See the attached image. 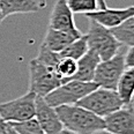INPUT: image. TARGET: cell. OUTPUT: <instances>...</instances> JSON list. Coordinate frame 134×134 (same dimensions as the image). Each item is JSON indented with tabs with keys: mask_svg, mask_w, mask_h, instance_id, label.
Wrapping results in <instances>:
<instances>
[{
	"mask_svg": "<svg viewBox=\"0 0 134 134\" xmlns=\"http://www.w3.org/2000/svg\"><path fill=\"white\" fill-rule=\"evenodd\" d=\"M54 109L63 122V126L76 134H94L105 128L104 119L77 104L60 105Z\"/></svg>",
	"mask_w": 134,
	"mask_h": 134,
	"instance_id": "cell-1",
	"label": "cell"
},
{
	"mask_svg": "<svg viewBox=\"0 0 134 134\" xmlns=\"http://www.w3.org/2000/svg\"><path fill=\"white\" fill-rule=\"evenodd\" d=\"M76 104L100 118H105L124 107V103L117 90L100 87L81 98Z\"/></svg>",
	"mask_w": 134,
	"mask_h": 134,
	"instance_id": "cell-2",
	"label": "cell"
},
{
	"mask_svg": "<svg viewBox=\"0 0 134 134\" xmlns=\"http://www.w3.org/2000/svg\"><path fill=\"white\" fill-rule=\"evenodd\" d=\"M88 49L96 52L100 60H108L116 55L121 49V44L116 40L110 29L90 20L89 29L86 34Z\"/></svg>",
	"mask_w": 134,
	"mask_h": 134,
	"instance_id": "cell-3",
	"label": "cell"
},
{
	"mask_svg": "<svg viewBox=\"0 0 134 134\" xmlns=\"http://www.w3.org/2000/svg\"><path fill=\"white\" fill-rule=\"evenodd\" d=\"M96 88H98V86L95 82L72 80L60 85L58 88L47 94L44 99L52 108H58L60 105H73Z\"/></svg>",
	"mask_w": 134,
	"mask_h": 134,
	"instance_id": "cell-4",
	"label": "cell"
},
{
	"mask_svg": "<svg viewBox=\"0 0 134 134\" xmlns=\"http://www.w3.org/2000/svg\"><path fill=\"white\" fill-rule=\"evenodd\" d=\"M29 90L40 97H45L52 90L63 85V81L54 69L47 67L36 59L29 63Z\"/></svg>",
	"mask_w": 134,
	"mask_h": 134,
	"instance_id": "cell-5",
	"label": "cell"
},
{
	"mask_svg": "<svg viewBox=\"0 0 134 134\" xmlns=\"http://www.w3.org/2000/svg\"><path fill=\"white\" fill-rule=\"evenodd\" d=\"M36 95L28 91L19 98L0 103V117L7 122H20L35 117Z\"/></svg>",
	"mask_w": 134,
	"mask_h": 134,
	"instance_id": "cell-6",
	"label": "cell"
},
{
	"mask_svg": "<svg viewBox=\"0 0 134 134\" xmlns=\"http://www.w3.org/2000/svg\"><path fill=\"white\" fill-rule=\"evenodd\" d=\"M126 69L125 65V52L119 50L116 55L108 60H102L95 72L94 82L100 88L117 89L118 81Z\"/></svg>",
	"mask_w": 134,
	"mask_h": 134,
	"instance_id": "cell-7",
	"label": "cell"
},
{
	"mask_svg": "<svg viewBox=\"0 0 134 134\" xmlns=\"http://www.w3.org/2000/svg\"><path fill=\"white\" fill-rule=\"evenodd\" d=\"M49 28L69 32L76 38L82 36V34L75 26L73 13L67 6L66 0H57L55 1L54 6L52 8L51 15H50Z\"/></svg>",
	"mask_w": 134,
	"mask_h": 134,
	"instance_id": "cell-8",
	"label": "cell"
},
{
	"mask_svg": "<svg viewBox=\"0 0 134 134\" xmlns=\"http://www.w3.org/2000/svg\"><path fill=\"white\" fill-rule=\"evenodd\" d=\"M35 118L40 122L45 134H58L64 128L55 109L47 104L44 97H36Z\"/></svg>",
	"mask_w": 134,
	"mask_h": 134,
	"instance_id": "cell-9",
	"label": "cell"
},
{
	"mask_svg": "<svg viewBox=\"0 0 134 134\" xmlns=\"http://www.w3.org/2000/svg\"><path fill=\"white\" fill-rule=\"evenodd\" d=\"M89 20H94L100 26L112 29L118 27L127 19L134 16V6L126 8H105V9H97L95 12L85 14Z\"/></svg>",
	"mask_w": 134,
	"mask_h": 134,
	"instance_id": "cell-10",
	"label": "cell"
},
{
	"mask_svg": "<svg viewBox=\"0 0 134 134\" xmlns=\"http://www.w3.org/2000/svg\"><path fill=\"white\" fill-rule=\"evenodd\" d=\"M104 119L105 130L114 134H134V107H122Z\"/></svg>",
	"mask_w": 134,
	"mask_h": 134,
	"instance_id": "cell-11",
	"label": "cell"
},
{
	"mask_svg": "<svg viewBox=\"0 0 134 134\" xmlns=\"http://www.w3.org/2000/svg\"><path fill=\"white\" fill-rule=\"evenodd\" d=\"M45 6L44 0H0V8L6 18L14 14L37 13Z\"/></svg>",
	"mask_w": 134,
	"mask_h": 134,
	"instance_id": "cell-12",
	"label": "cell"
},
{
	"mask_svg": "<svg viewBox=\"0 0 134 134\" xmlns=\"http://www.w3.org/2000/svg\"><path fill=\"white\" fill-rule=\"evenodd\" d=\"M77 61V69L74 76L69 81L76 80V81H82V82H94V76L96 68L100 63V58L96 52L88 50L87 53L80 58Z\"/></svg>",
	"mask_w": 134,
	"mask_h": 134,
	"instance_id": "cell-13",
	"label": "cell"
},
{
	"mask_svg": "<svg viewBox=\"0 0 134 134\" xmlns=\"http://www.w3.org/2000/svg\"><path fill=\"white\" fill-rule=\"evenodd\" d=\"M75 40H77V38L69 32L55 30V29H52V28H47L45 37H44V41L42 44L47 46L51 51L59 52L60 53L66 46H68Z\"/></svg>",
	"mask_w": 134,
	"mask_h": 134,
	"instance_id": "cell-14",
	"label": "cell"
},
{
	"mask_svg": "<svg viewBox=\"0 0 134 134\" xmlns=\"http://www.w3.org/2000/svg\"><path fill=\"white\" fill-rule=\"evenodd\" d=\"M117 93L124 103V107L133 105L134 98V67H126L117 85Z\"/></svg>",
	"mask_w": 134,
	"mask_h": 134,
	"instance_id": "cell-15",
	"label": "cell"
},
{
	"mask_svg": "<svg viewBox=\"0 0 134 134\" xmlns=\"http://www.w3.org/2000/svg\"><path fill=\"white\" fill-rule=\"evenodd\" d=\"M110 30L121 45H126L128 47L134 45V16Z\"/></svg>",
	"mask_w": 134,
	"mask_h": 134,
	"instance_id": "cell-16",
	"label": "cell"
},
{
	"mask_svg": "<svg viewBox=\"0 0 134 134\" xmlns=\"http://www.w3.org/2000/svg\"><path fill=\"white\" fill-rule=\"evenodd\" d=\"M88 44H87V37L86 35H82L80 38L72 42L68 46H66L63 51L60 52L61 57L72 58V59L79 60L82 55H85L88 51Z\"/></svg>",
	"mask_w": 134,
	"mask_h": 134,
	"instance_id": "cell-17",
	"label": "cell"
},
{
	"mask_svg": "<svg viewBox=\"0 0 134 134\" xmlns=\"http://www.w3.org/2000/svg\"><path fill=\"white\" fill-rule=\"evenodd\" d=\"M77 69V61L72 58L67 57H61V59L58 61L57 66L54 67L55 74L61 79V81L67 82L74 76Z\"/></svg>",
	"mask_w": 134,
	"mask_h": 134,
	"instance_id": "cell-18",
	"label": "cell"
},
{
	"mask_svg": "<svg viewBox=\"0 0 134 134\" xmlns=\"http://www.w3.org/2000/svg\"><path fill=\"white\" fill-rule=\"evenodd\" d=\"M8 124L16 131L18 134H45L35 117L24 121L8 122Z\"/></svg>",
	"mask_w": 134,
	"mask_h": 134,
	"instance_id": "cell-19",
	"label": "cell"
},
{
	"mask_svg": "<svg viewBox=\"0 0 134 134\" xmlns=\"http://www.w3.org/2000/svg\"><path fill=\"white\" fill-rule=\"evenodd\" d=\"M66 4L73 14H87L98 9L97 0H66Z\"/></svg>",
	"mask_w": 134,
	"mask_h": 134,
	"instance_id": "cell-20",
	"label": "cell"
},
{
	"mask_svg": "<svg viewBox=\"0 0 134 134\" xmlns=\"http://www.w3.org/2000/svg\"><path fill=\"white\" fill-rule=\"evenodd\" d=\"M37 61H40L41 64L45 65L47 67H51L54 69V67L57 66L58 61L61 59V55L59 52H54L51 51L47 46H45L44 44H41L40 46V51H38L37 57L35 58Z\"/></svg>",
	"mask_w": 134,
	"mask_h": 134,
	"instance_id": "cell-21",
	"label": "cell"
},
{
	"mask_svg": "<svg viewBox=\"0 0 134 134\" xmlns=\"http://www.w3.org/2000/svg\"><path fill=\"white\" fill-rule=\"evenodd\" d=\"M125 65L126 67H134V45L130 46L127 52H125Z\"/></svg>",
	"mask_w": 134,
	"mask_h": 134,
	"instance_id": "cell-22",
	"label": "cell"
},
{
	"mask_svg": "<svg viewBox=\"0 0 134 134\" xmlns=\"http://www.w3.org/2000/svg\"><path fill=\"white\" fill-rule=\"evenodd\" d=\"M8 127H9L8 122L0 117V134H8Z\"/></svg>",
	"mask_w": 134,
	"mask_h": 134,
	"instance_id": "cell-23",
	"label": "cell"
},
{
	"mask_svg": "<svg viewBox=\"0 0 134 134\" xmlns=\"http://www.w3.org/2000/svg\"><path fill=\"white\" fill-rule=\"evenodd\" d=\"M97 2H98V9H105L107 8L105 0H97Z\"/></svg>",
	"mask_w": 134,
	"mask_h": 134,
	"instance_id": "cell-24",
	"label": "cell"
},
{
	"mask_svg": "<svg viewBox=\"0 0 134 134\" xmlns=\"http://www.w3.org/2000/svg\"><path fill=\"white\" fill-rule=\"evenodd\" d=\"M58 134H76V133L73 132V131H69V130H67V128L64 127L63 130H61V131H60V132L58 133Z\"/></svg>",
	"mask_w": 134,
	"mask_h": 134,
	"instance_id": "cell-25",
	"label": "cell"
},
{
	"mask_svg": "<svg viewBox=\"0 0 134 134\" xmlns=\"http://www.w3.org/2000/svg\"><path fill=\"white\" fill-rule=\"evenodd\" d=\"M94 134H114L112 132H110V131H108V130H99V131H97V132H95Z\"/></svg>",
	"mask_w": 134,
	"mask_h": 134,
	"instance_id": "cell-26",
	"label": "cell"
},
{
	"mask_svg": "<svg viewBox=\"0 0 134 134\" xmlns=\"http://www.w3.org/2000/svg\"><path fill=\"white\" fill-rule=\"evenodd\" d=\"M8 125H9V124H8ZM8 134H18V133H16V131L9 125V127H8Z\"/></svg>",
	"mask_w": 134,
	"mask_h": 134,
	"instance_id": "cell-27",
	"label": "cell"
},
{
	"mask_svg": "<svg viewBox=\"0 0 134 134\" xmlns=\"http://www.w3.org/2000/svg\"><path fill=\"white\" fill-rule=\"evenodd\" d=\"M5 18H6V16H5V14L2 13V10H1V8H0V23H1L2 21L5 20Z\"/></svg>",
	"mask_w": 134,
	"mask_h": 134,
	"instance_id": "cell-28",
	"label": "cell"
}]
</instances>
